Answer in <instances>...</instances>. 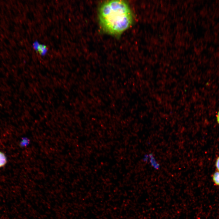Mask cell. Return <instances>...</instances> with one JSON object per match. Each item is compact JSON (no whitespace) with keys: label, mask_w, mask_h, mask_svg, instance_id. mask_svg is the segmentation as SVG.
<instances>
[{"label":"cell","mask_w":219,"mask_h":219,"mask_svg":"<svg viewBox=\"0 0 219 219\" xmlns=\"http://www.w3.org/2000/svg\"><path fill=\"white\" fill-rule=\"evenodd\" d=\"M217 122L219 124V111L217 113Z\"/></svg>","instance_id":"7"},{"label":"cell","mask_w":219,"mask_h":219,"mask_svg":"<svg viewBox=\"0 0 219 219\" xmlns=\"http://www.w3.org/2000/svg\"><path fill=\"white\" fill-rule=\"evenodd\" d=\"M37 47V50L41 54L43 53L44 52V51L46 49V47L41 45L38 46Z\"/></svg>","instance_id":"4"},{"label":"cell","mask_w":219,"mask_h":219,"mask_svg":"<svg viewBox=\"0 0 219 219\" xmlns=\"http://www.w3.org/2000/svg\"><path fill=\"white\" fill-rule=\"evenodd\" d=\"M29 140L27 138L23 139L20 144L22 146H25L27 145L29 143Z\"/></svg>","instance_id":"5"},{"label":"cell","mask_w":219,"mask_h":219,"mask_svg":"<svg viewBox=\"0 0 219 219\" xmlns=\"http://www.w3.org/2000/svg\"><path fill=\"white\" fill-rule=\"evenodd\" d=\"M7 163V159L4 153L0 151V168L4 166Z\"/></svg>","instance_id":"3"},{"label":"cell","mask_w":219,"mask_h":219,"mask_svg":"<svg viewBox=\"0 0 219 219\" xmlns=\"http://www.w3.org/2000/svg\"><path fill=\"white\" fill-rule=\"evenodd\" d=\"M98 15L103 30L112 35L121 34L131 26L133 21L129 6L122 0H111L103 3L100 7Z\"/></svg>","instance_id":"1"},{"label":"cell","mask_w":219,"mask_h":219,"mask_svg":"<svg viewBox=\"0 0 219 219\" xmlns=\"http://www.w3.org/2000/svg\"><path fill=\"white\" fill-rule=\"evenodd\" d=\"M215 166L217 169L218 171L219 172V157H218L216 159L215 163Z\"/></svg>","instance_id":"6"},{"label":"cell","mask_w":219,"mask_h":219,"mask_svg":"<svg viewBox=\"0 0 219 219\" xmlns=\"http://www.w3.org/2000/svg\"><path fill=\"white\" fill-rule=\"evenodd\" d=\"M212 179L214 185L219 186V172H215L212 175Z\"/></svg>","instance_id":"2"}]
</instances>
